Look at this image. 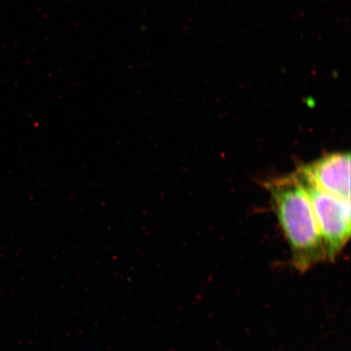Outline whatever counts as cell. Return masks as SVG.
Segmentation results:
<instances>
[{
  "label": "cell",
  "instance_id": "6da1fadb",
  "mask_svg": "<svg viewBox=\"0 0 351 351\" xmlns=\"http://www.w3.org/2000/svg\"><path fill=\"white\" fill-rule=\"evenodd\" d=\"M271 208L291 252L292 265L301 273L326 261L317 221L308 197L293 173L263 182Z\"/></svg>",
  "mask_w": 351,
  "mask_h": 351
},
{
  "label": "cell",
  "instance_id": "7a4b0ae2",
  "mask_svg": "<svg viewBox=\"0 0 351 351\" xmlns=\"http://www.w3.org/2000/svg\"><path fill=\"white\" fill-rule=\"evenodd\" d=\"M293 174L308 197L326 261H335L350 238V201L322 190L300 168Z\"/></svg>",
  "mask_w": 351,
  "mask_h": 351
},
{
  "label": "cell",
  "instance_id": "3957f363",
  "mask_svg": "<svg viewBox=\"0 0 351 351\" xmlns=\"http://www.w3.org/2000/svg\"><path fill=\"white\" fill-rule=\"evenodd\" d=\"M298 168L322 190L350 201V152L326 154Z\"/></svg>",
  "mask_w": 351,
  "mask_h": 351
}]
</instances>
